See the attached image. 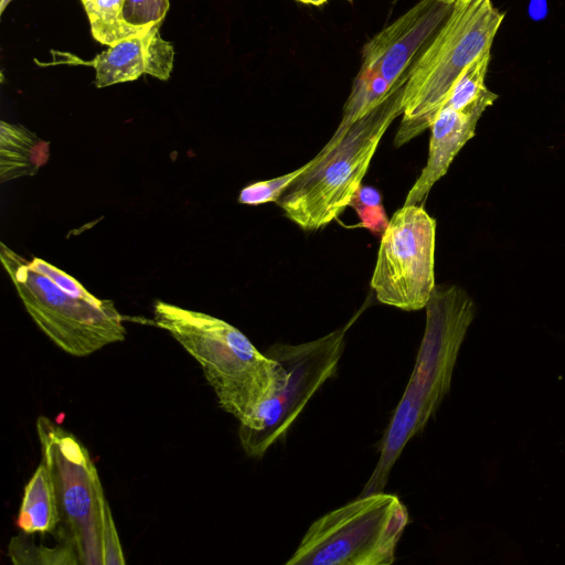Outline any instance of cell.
<instances>
[{
    "label": "cell",
    "mask_w": 565,
    "mask_h": 565,
    "mask_svg": "<svg viewBox=\"0 0 565 565\" xmlns=\"http://www.w3.org/2000/svg\"><path fill=\"white\" fill-rule=\"evenodd\" d=\"M425 308V331L413 372L384 433L377 463L360 495L384 489L406 444L424 429L450 388L475 306L462 288L436 286Z\"/></svg>",
    "instance_id": "6da1fadb"
},
{
    "label": "cell",
    "mask_w": 565,
    "mask_h": 565,
    "mask_svg": "<svg viewBox=\"0 0 565 565\" xmlns=\"http://www.w3.org/2000/svg\"><path fill=\"white\" fill-rule=\"evenodd\" d=\"M153 319L198 361L218 405L239 424L284 387V366L228 322L161 300L153 306Z\"/></svg>",
    "instance_id": "7a4b0ae2"
},
{
    "label": "cell",
    "mask_w": 565,
    "mask_h": 565,
    "mask_svg": "<svg viewBox=\"0 0 565 565\" xmlns=\"http://www.w3.org/2000/svg\"><path fill=\"white\" fill-rule=\"evenodd\" d=\"M0 259L26 312L60 349L87 356L125 340L124 318L109 299L38 257L26 259L0 243Z\"/></svg>",
    "instance_id": "3957f363"
},
{
    "label": "cell",
    "mask_w": 565,
    "mask_h": 565,
    "mask_svg": "<svg viewBox=\"0 0 565 565\" xmlns=\"http://www.w3.org/2000/svg\"><path fill=\"white\" fill-rule=\"evenodd\" d=\"M36 433L57 500L58 542L74 551L79 565L125 564L113 513L86 447L46 416L36 419Z\"/></svg>",
    "instance_id": "277c9868"
},
{
    "label": "cell",
    "mask_w": 565,
    "mask_h": 565,
    "mask_svg": "<svg viewBox=\"0 0 565 565\" xmlns=\"http://www.w3.org/2000/svg\"><path fill=\"white\" fill-rule=\"evenodd\" d=\"M407 75L408 70L396 81L388 96L352 124L342 137L332 136L310 167L281 195L280 207L300 228H322L349 206L382 137L403 114Z\"/></svg>",
    "instance_id": "5b68a950"
},
{
    "label": "cell",
    "mask_w": 565,
    "mask_h": 565,
    "mask_svg": "<svg viewBox=\"0 0 565 565\" xmlns=\"http://www.w3.org/2000/svg\"><path fill=\"white\" fill-rule=\"evenodd\" d=\"M503 20L504 12L497 9L492 0H456L452 3L441 26L408 68L395 147L430 127L461 73L491 51Z\"/></svg>",
    "instance_id": "8992f818"
},
{
    "label": "cell",
    "mask_w": 565,
    "mask_h": 565,
    "mask_svg": "<svg viewBox=\"0 0 565 565\" xmlns=\"http://www.w3.org/2000/svg\"><path fill=\"white\" fill-rule=\"evenodd\" d=\"M407 523L397 495H359L316 520L286 564L390 565Z\"/></svg>",
    "instance_id": "52a82bcc"
},
{
    "label": "cell",
    "mask_w": 565,
    "mask_h": 565,
    "mask_svg": "<svg viewBox=\"0 0 565 565\" xmlns=\"http://www.w3.org/2000/svg\"><path fill=\"white\" fill-rule=\"evenodd\" d=\"M353 320L317 340L269 348L266 354L284 366L286 381L249 420L239 424V441L248 456L262 457L284 438L309 399L335 373Z\"/></svg>",
    "instance_id": "ba28073f"
},
{
    "label": "cell",
    "mask_w": 565,
    "mask_h": 565,
    "mask_svg": "<svg viewBox=\"0 0 565 565\" xmlns=\"http://www.w3.org/2000/svg\"><path fill=\"white\" fill-rule=\"evenodd\" d=\"M436 221L420 205H404L381 236L371 279L376 299L406 311L426 307L435 285Z\"/></svg>",
    "instance_id": "9c48e42d"
},
{
    "label": "cell",
    "mask_w": 565,
    "mask_h": 565,
    "mask_svg": "<svg viewBox=\"0 0 565 565\" xmlns=\"http://www.w3.org/2000/svg\"><path fill=\"white\" fill-rule=\"evenodd\" d=\"M451 7L444 0L419 1L364 45L361 66L377 71L394 85L441 26Z\"/></svg>",
    "instance_id": "30bf717a"
},
{
    "label": "cell",
    "mask_w": 565,
    "mask_h": 565,
    "mask_svg": "<svg viewBox=\"0 0 565 565\" xmlns=\"http://www.w3.org/2000/svg\"><path fill=\"white\" fill-rule=\"evenodd\" d=\"M497 98L498 95L488 89L465 109L443 107L438 111L429 127L430 139L426 166L408 191L404 205H415L425 200L433 185L447 173L457 153L475 136L479 118Z\"/></svg>",
    "instance_id": "8fae6325"
},
{
    "label": "cell",
    "mask_w": 565,
    "mask_h": 565,
    "mask_svg": "<svg viewBox=\"0 0 565 565\" xmlns=\"http://www.w3.org/2000/svg\"><path fill=\"white\" fill-rule=\"evenodd\" d=\"M159 24L108 46L90 61L76 60L68 63L94 67L97 88L136 81L146 74L149 41Z\"/></svg>",
    "instance_id": "7c38bea8"
},
{
    "label": "cell",
    "mask_w": 565,
    "mask_h": 565,
    "mask_svg": "<svg viewBox=\"0 0 565 565\" xmlns=\"http://www.w3.org/2000/svg\"><path fill=\"white\" fill-rule=\"evenodd\" d=\"M50 159V142L22 125L0 122V180L33 177Z\"/></svg>",
    "instance_id": "4fadbf2b"
},
{
    "label": "cell",
    "mask_w": 565,
    "mask_h": 565,
    "mask_svg": "<svg viewBox=\"0 0 565 565\" xmlns=\"http://www.w3.org/2000/svg\"><path fill=\"white\" fill-rule=\"evenodd\" d=\"M60 513L54 484L44 462L24 487L17 525L29 535L47 534L57 530Z\"/></svg>",
    "instance_id": "5bb4252c"
},
{
    "label": "cell",
    "mask_w": 565,
    "mask_h": 565,
    "mask_svg": "<svg viewBox=\"0 0 565 565\" xmlns=\"http://www.w3.org/2000/svg\"><path fill=\"white\" fill-rule=\"evenodd\" d=\"M392 87L377 71L361 66L334 134H344L352 124L371 113L388 96Z\"/></svg>",
    "instance_id": "9a60e30c"
},
{
    "label": "cell",
    "mask_w": 565,
    "mask_h": 565,
    "mask_svg": "<svg viewBox=\"0 0 565 565\" xmlns=\"http://www.w3.org/2000/svg\"><path fill=\"white\" fill-rule=\"evenodd\" d=\"M125 0H81L87 15L93 38L100 44L111 46L138 31L129 26L121 17Z\"/></svg>",
    "instance_id": "2e32d148"
},
{
    "label": "cell",
    "mask_w": 565,
    "mask_h": 565,
    "mask_svg": "<svg viewBox=\"0 0 565 565\" xmlns=\"http://www.w3.org/2000/svg\"><path fill=\"white\" fill-rule=\"evenodd\" d=\"M8 554L17 565H78L70 546L61 542L55 547L38 545L24 532L11 539Z\"/></svg>",
    "instance_id": "e0dca14e"
},
{
    "label": "cell",
    "mask_w": 565,
    "mask_h": 565,
    "mask_svg": "<svg viewBox=\"0 0 565 565\" xmlns=\"http://www.w3.org/2000/svg\"><path fill=\"white\" fill-rule=\"evenodd\" d=\"M490 58L491 51L486 52L461 73L443 107H449L456 110L465 109L488 90L486 76Z\"/></svg>",
    "instance_id": "ac0fdd59"
},
{
    "label": "cell",
    "mask_w": 565,
    "mask_h": 565,
    "mask_svg": "<svg viewBox=\"0 0 565 565\" xmlns=\"http://www.w3.org/2000/svg\"><path fill=\"white\" fill-rule=\"evenodd\" d=\"M310 164L311 160L295 171L284 175L248 184L241 190L238 202L247 205H259L279 201L286 190L310 167Z\"/></svg>",
    "instance_id": "d6986e66"
},
{
    "label": "cell",
    "mask_w": 565,
    "mask_h": 565,
    "mask_svg": "<svg viewBox=\"0 0 565 565\" xmlns=\"http://www.w3.org/2000/svg\"><path fill=\"white\" fill-rule=\"evenodd\" d=\"M349 206H352L361 218L360 226L373 233H383L388 221L382 204L380 192L372 186L362 185L354 193Z\"/></svg>",
    "instance_id": "ffe728a7"
},
{
    "label": "cell",
    "mask_w": 565,
    "mask_h": 565,
    "mask_svg": "<svg viewBox=\"0 0 565 565\" xmlns=\"http://www.w3.org/2000/svg\"><path fill=\"white\" fill-rule=\"evenodd\" d=\"M169 7V0H125L121 17L129 26L146 31L163 21Z\"/></svg>",
    "instance_id": "44dd1931"
},
{
    "label": "cell",
    "mask_w": 565,
    "mask_h": 565,
    "mask_svg": "<svg viewBox=\"0 0 565 565\" xmlns=\"http://www.w3.org/2000/svg\"><path fill=\"white\" fill-rule=\"evenodd\" d=\"M160 25L154 28L149 41L146 74L168 81L173 67L174 50L170 42L161 38Z\"/></svg>",
    "instance_id": "7402d4cb"
},
{
    "label": "cell",
    "mask_w": 565,
    "mask_h": 565,
    "mask_svg": "<svg viewBox=\"0 0 565 565\" xmlns=\"http://www.w3.org/2000/svg\"><path fill=\"white\" fill-rule=\"evenodd\" d=\"M296 1H299V2L306 3V4L321 6V4L326 3L328 0H296Z\"/></svg>",
    "instance_id": "603a6c76"
},
{
    "label": "cell",
    "mask_w": 565,
    "mask_h": 565,
    "mask_svg": "<svg viewBox=\"0 0 565 565\" xmlns=\"http://www.w3.org/2000/svg\"><path fill=\"white\" fill-rule=\"evenodd\" d=\"M12 0H0V14L3 13V11L6 10V8L9 6V3Z\"/></svg>",
    "instance_id": "cb8c5ba5"
},
{
    "label": "cell",
    "mask_w": 565,
    "mask_h": 565,
    "mask_svg": "<svg viewBox=\"0 0 565 565\" xmlns=\"http://www.w3.org/2000/svg\"><path fill=\"white\" fill-rule=\"evenodd\" d=\"M446 2H449V3H454L456 0H444Z\"/></svg>",
    "instance_id": "d4e9b609"
},
{
    "label": "cell",
    "mask_w": 565,
    "mask_h": 565,
    "mask_svg": "<svg viewBox=\"0 0 565 565\" xmlns=\"http://www.w3.org/2000/svg\"><path fill=\"white\" fill-rule=\"evenodd\" d=\"M350 1V0H349Z\"/></svg>",
    "instance_id": "484cf974"
}]
</instances>
